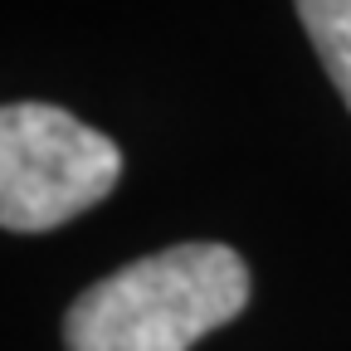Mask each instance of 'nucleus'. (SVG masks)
Here are the masks:
<instances>
[{"label": "nucleus", "instance_id": "nucleus-1", "mask_svg": "<svg viewBox=\"0 0 351 351\" xmlns=\"http://www.w3.org/2000/svg\"><path fill=\"white\" fill-rule=\"evenodd\" d=\"M249 302L230 244H176L83 288L64 313V351H191Z\"/></svg>", "mask_w": 351, "mask_h": 351}, {"label": "nucleus", "instance_id": "nucleus-2", "mask_svg": "<svg viewBox=\"0 0 351 351\" xmlns=\"http://www.w3.org/2000/svg\"><path fill=\"white\" fill-rule=\"evenodd\" d=\"M122 176V152L54 103L0 112V225L10 234L59 230L93 210Z\"/></svg>", "mask_w": 351, "mask_h": 351}, {"label": "nucleus", "instance_id": "nucleus-3", "mask_svg": "<svg viewBox=\"0 0 351 351\" xmlns=\"http://www.w3.org/2000/svg\"><path fill=\"white\" fill-rule=\"evenodd\" d=\"M298 15L332 88L351 108V0H298Z\"/></svg>", "mask_w": 351, "mask_h": 351}]
</instances>
